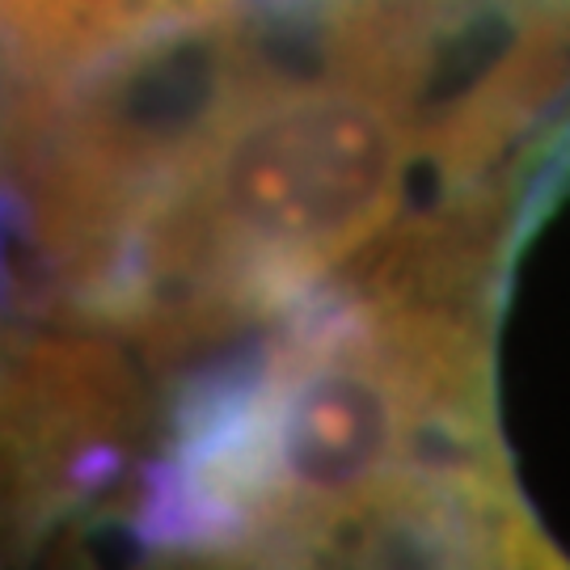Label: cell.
Listing matches in <instances>:
<instances>
[{
	"mask_svg": "<svg viewBox=\"0 0 570 570\" xmlns=\"http://www.w3.org/2000/svg\"><path fill=\"white\" fill-rule=\"evenodd\" d=\"M153 440L157 406L122 346L0 322V553L127 515Z\"/></svg>",
	"mask_w": 570,
	"mask_h": 570,
	"instance_id": "6da1fadb",
	"label": "cell"
},
{
	"mask_svg": "<svg viewBox=\"0 0 570 570\" xmlns=\"http://www.w3.org/2000/svg\"><path fill=\"white\" fill-rule=\"evenodd\" d=\"M0 18L13 21L60 77L153 30L140 0H0Z\"/></svg>",
	"mask_w": 570,
	"mask_h": 570,
	"instance_id": "7a4b0ae2",
	"label": "cell"
},
{
	"mask_svg": "<svg viewBox=\"0 0 570 570\" xmlns=\"http://www.w3.org/2000/svg\"><path fill=\"white\" fill-rule=\"evenodd\" d=\"M63 81L68 77L42 60L18 26L0 18V186L18 178L42 115L51 110Z\"/></svg>",
	"mask_w": 570,
	"mask_h": 570,
	"instance_id": "3957f363",
	"label": "cell"
}]
</instances>
